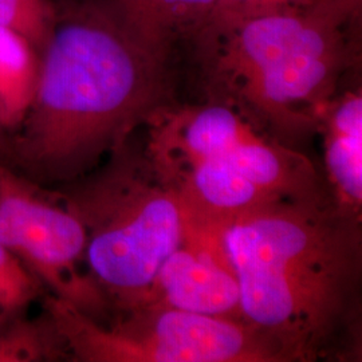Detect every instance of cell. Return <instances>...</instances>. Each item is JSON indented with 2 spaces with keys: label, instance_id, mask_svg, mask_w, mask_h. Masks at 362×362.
<instances>
[{
  "label": "cell",
  "instance_id": "1",
  "mask_svg": "<svg viewBox=\"0 0 362 362\" xmlns=\"http://www.w3.org/2000/svg\"><path fill=\"white\" fill-rule=\"evenodd\" d=\"M220 245L240 291L242 320L290 362L348 357L360 326L361 216L325 185L230 220Z\"/></svg>",
  "mask_w": 362,
  "mask_h": 362
},
{
  "label": "cell",
  "instance_id": "2",
  "mask_svg": "<svg viewBox=\"0 0 362 362\" xmlns=\"http://www.w3.org/2000/svg\"><path fill=\"white\" fill-rule=\"evenodd\" d=\"M169 58L130 35L104 0L57 13L7 165L45 188L83 177L167 107Z\"/></svg>",
  "mask_w": 362,
  "mask_h": 362
},
{
  "label": "cell",
  "instance_id": "3",
  "mask_svg": "<svg viewBox=\"0 0 362 362\" xmlns=\"http://www.w3.org/2000/svg\"><path fill=\"white\" fill-rule=\"evenodd\" d=\"M332 0L247 18L202 46L219 103L287 145L321 127L348 66Z\"/></svg>",
  "mask_w": 362,
  "mask_h": 362
},
{
  "label": "cell",
  "instance_id": "4",
  "mask_svg": "<svg viewBox=\"0 0 362 362\" xmlns=\"http://www.w3.org/2000/svg\"><path fill=\"white\" fill-rule=\"evenodd\" d=\"M105 160L83 177L50 189L82 223L88 272L117 314L141 305L188 228L177 194L145 152L128 141Z\"/></svg>",
  "mask_w": 362,
  "mask_h": 362
},
{
  "label": "cell",
  "instance_id": "5",
  "mask_svg": "<svg viewBox=\"0 0 362 362\" xmlns=\"http://www.w3.org/2000/svg\"><path fill=\"white\" fill-rule=\"evenodd\" d=\"M52 318L76 362H290L276 342L243 320L209 317L164 306L117 313L94 321L64 299L45 294Z\"/></svg>",
  "mask_w": 362,
  "mask_h": 362
},
{
  "label": "cell",
  "instance_id": "6",
  "mask_svg": "<svg viewBox=\"0 0 362 362\" xmlns=\"http://www.w3.org/2000/svg\"><path fill=\"white\" fill-rule=\"evenodd\" d=\"M0 243L10 250L47 294L64 299L94 321L113 314L85 264L86 233L77 216L50 188L0 163Z\"/></svg>",
  "mask_w": 362,
  "mask_h": 362
},
{
  "label": "cell",
  "instance_id": "7",
  "mask_svg": "<svg viewBox=\"0 0 362 362\" xmlns=\"http://www.w3.org/2000/svg\"><path fill=\"white\" fill-rule=\"evenodd\" d=\"M139 306H164L242 320L239 285L227 260L215 250L192 240H184L164 260Z\"/></svg>",
  "mask_w": 362,
  "mask_h": 362
},
{
  "label": "cell",
  "instance_id": "8",
  "mask_svg": "<svg viewBox=\"0 0 362 362\" xmlns=\"http://www.w3.org/2000/svg\"><path fill=\"white\" fill-rule=\"evenodd\" d=\"M320 128L325 132V167L332 196L338 207L361 216V91L332 101Z\"/></svg>",
  "mask_w": 362,
  "mask_h": 362
},
{
  "label": "cell",
  "instance_id": "9",
  "mask_svg": "<svg viewBox=\"0 0 362 362\" xmlns=\"http://www.w3.org/2000/svg\"><path fill=\"white\" fill-rule=\"evenodd\" d=\"M130 35L170 54L175 42L203 28L219 0H104Z\"/></svg>",
  "mask_w": 362,
  "mask_h": 362
},
{
  "label": "cell",
  "instance_id": "10",
  "mask_svg": "<svg viewBox=\"0 0 362 362\" xmlns=\"http://www.w3.org/2000/svg\"><path fill=\"white\" fill-rule=\"evenodd\" d=\"M39 69L38 50L19 33L0 26V107L11 134L34 98Z\"/></svg>",
  "mask_w": 362,
  "mask_h": 362
},
{
  "label": "cell",
  "instance_id": "11",
  "mask_svg": "<svg viewBox=\"0 0 362 362\" xmlns=\"http://www.w3.org/2000/svg\"><path fill=\"white\" fill-rule=\"evenodd\" d=\"M52 361H67V351L52 318L0 309V362Z\"/></svg>",
  "mask_w": 362,
  "mask_h": 362
},
{
  "label": "cell",
  "instance_id": "12",
  "mask_svg": "<svg viewBox=\"0 0 362 362\" xmlns=\"http://www.w3.org/2000/svg\"><path fill=\"white\" fill-rule=\"evenodd\" d=\"M55 19L50 0H0V26L23 35L39 54L52 35Z\"/></svg>",
  "mask_w": 362,
  "mask_h": 362
},
{
  "label": "cell",
  "instance_id": "13",
  "mask_svg": "<svg viewBox=\"0 0 362 362\" xmlns=\"http://www.w3.org/2000/svg\"><path fill=\"white\" fill-rule=\"evenodd\" d=\"M45 294L47 291L38 278L0 243V309L28 311Z\"/></svg>",
  "mask_w": 362,
  "mask_h": 362
},
{
  "label": "cell",
  "instance_id": "14",
  "mask_svg": "<svg viewBox=\"0 0 362 362\" xmlns=\"http://www.w3.org/2000/svg\"><path fill=\"white\" fill-rule=\"evenodd\" d=\"M308 1L309 0H258L251 16H255L259 13H272V11H279V10L303 7V6H306Z\"/></svg>",
  "mask_w": 362,
  "mask_h": 362
},
{
  "label": "cell",
  "instance_id": "15",
  "mask_svg": "<svg viewBox=\"0 0 362 362\" xmlns=\"http://www.w3.org/2000/svg\"><path fill=\"white\" fill-rule=\"evenodd\" d=\"M10 155H11V133L4 122V117L0 107V163L8 164Z\"/></svg>",
  "mask_w": 362,
  "mask_h": 362
},
{
  "label": "cell",
  "instance_id": "16",
  "mask_svg": "<svg viewBox=\"0 0 362 362\" xmlns=\"http://www.w3.org/2000/svg\"><path fill=\"white\" fill-rule=\"evenodd\" d=\"M337 10L346 19L350 15H356L360 11L362 0H332Z\"/></svg>",
  "mask_w": 362,
  "mask_h": 362
}]
</instances>
